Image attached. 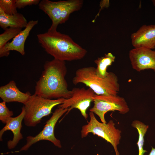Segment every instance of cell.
Segmentation results:
<instances>
[{"label": "cell", "instance_id": "6da1fadb", "mask_svg": "<svg viewBox=\"0 0 155 155\" xmlns=\"http://www.w3.org/2000/svg\"><path fill=\"white\" fill-rule=\"evenodd\" d=\"M67 72L65 61L55 59L46 61L36 82L34 94L49 99L70 98L72 92L65 79Z\"/></svg>", "mask_w": 155, "mask_h": 155}, {"label": "cell", "instance_id": "7a4b0ae2", "mask_svg": "<svg viewBox=\"0 0 155 155\" xmlns=\"http://www.w3.org/2000/svg\"><path fill=\"white\" fill-rule=\"evenodd\" d=\"M37 36L45 51L56 60L64 61L80 60L87 52L69 36L57 31H47L38 34Z\"/></svg>", "mask_w": 155, "mask_h": 155}, {"label": "cell", "instance_id": "3957f363", "mask_svg": "<svg viewBox=\"0 0 155 155\" xmlns=\"http://www.w3.org/2000/svg\"><path fill=\"white\" fill-rule=\"evenodd\" d=\"M72 82L75 85L79 83L85 84L98 95L117 96L119 90L118 78L114 73L109 72L106 77L101 78L96 74V68L92 66L78 69Z\"/></svg>", "mask_w": 155, "mask_h": 155}, {"label": "cell", "instance_id": "277c9868", "mask_svg": "<svg viewBox=\"0 0 155 155\" xmlns=\"http://www.w3.org/2000/svg\"><path fill=\"white\" fill-rule=\"evenodd\" d=\"M82 0H67L52 1L42 0L38 4L39 8L46 14L52 21L48 31H57L59 25L65 22L70 14L82 8Z\"/></svg>", "mask_w": 155, "mask_h": 155}, {"label": "cell", "instance_id": "5b68a950", "mask_svg": "<svg viewBox=\"0 0 155 155\" xmlns=\"http://www.w3.org/2000/svg\"><path fill=\"white\" fill-rule=\"evenodd\" d=\"M65 99L63 98L49 99L34 94L31 95L24 106L25 110L24 119L25 125L29 127L36 126L40 123L42 118L51 113L54 107L63 104Z\"/></svg>", "mask_w": 155, "mask_h": 155}, {"label": "cell", "instance_id": "8992f818", "mask_svg": "<svg viewBox=\"0 0 155 155\" xmlns=\"http://www.w3.org/2000/svg\"><path fill=\"white\" fill-rule=\"evenodd\" d=\"M89 115V122L82 127V138L86 137L90 133L96 135L110 143L114 149L116 155H120L117 147L120 143L121 131L116 128L113 120H110L107 123L100 122L93 112H90Z\"/></svg>", "mask_w": 155, "mask_h": 155}, {"label": "cell", "instance_id": "52a82bcc", "mask_svg": "<svg viewBox=\"0 0 155 155\" xmlns=\"http://www.w3.org/2000/svg\"><path fill=\"white\" fill-rule=\"evenodd\" d=\"M93 102L94 106L90 111L98 115L103 123H106L104 116L109 111H118L120 113L125 114L129 111L125 99L117 95L95 94Z\"/></svg>", "mask_w": 155, "mask_h": 155}, {"label": "cell", "instance_id": "ba28073f", "mask_svg": "<svg viewBox=\"0 0 155 155\" xmlns=\"http://www.w3.org/2000/svg\"><path fill=\"white\" fill-rule=\"evenodd\" d=\"M68 111V108H63L58 106L46 121L42 131L34 136H29L26 137V144L21 148L20 151L27 150L33 144L43 140L50 141L56 146L61 148L60 141L55 136L54 129L58 120Z\"/></svg>", "mask_w": 155, "mask_h": 155}, {"label": "cell", "instance_id": "9c48e42d", "mask_svg": "<svg viewBox=\"0 0 155 155\" xmlns=\"http://www.w3.org/2000/svg\"><path fill=\"white\" fill-rule=\"evenodd\" d=\"M71 91V97L68 99H65L63 103L58 106L63 108H68V112L73 108L77 109L86 119L88 117L87 111L91 103L93 101L95 93L90 88L86 89L85 87H75Z\"/></svg>", "mask_w": 155, "mask_h": 155}, {"label": "cell", "instance_id": "30bf717a", "mask_svg": "<svg viewBox=\"0 0 155 155\" xmlns=\"http://www.w3.org/2000/svg\"><path fill=\"white\" fill-rule=\"evenodd\" d=\"M129 56L133 68L136 71L151 69L155 71V51L144 47L134 48Z\"/></svg>", "mask_w": 155, "mask_h": 155}, {"label": "cell", "instance_id": "8fae6325", "mask_svg": "<svg viewBox=\"0 0 155 155\" xmlns=\"http://www.w3.org/2000/svg\"><path fill=\"white\" fill-rule=\"evenodd\" d=\"M38 23L37 20H31L28 22L27 26L10 42H8L0 49V57H7L11 51H15L24 55L25 54L24 45L30 33L34 26Z\"/></svg>", "mask_w": 155, "mask_h": 155}, {"label": "cell", "instance_id": "7c38bea8", "mask_svg": "<svg viewBox=\"0 0 155 155\" xmlns=\"http://www.w3.org/2000/svg\"><path fill=\"white\" fill-rule=\"evenodd\" d=\"M132 45L134 48L144 47L155 48V24L144 25L131 36Z\"/></svg>", "mask_w": 155, "mask_h": 155}, {"label": "cell", "instance_id": "4fadbf2b", "mask_svg": "<svg viewBox=\"0 0 155 155\" xmlns=\"http://www.w3.org/2000/svg\"><path fill=\"white\" fill-rule=\"evenodd\" d=\"M25 114V110L23 106L22 108L20 113L15 117H11L0 131V140L1 141L2 140V136L5 131L10 130L13 133L12 140H9L7 142V146L9 149L14 148L19 141L23 138L21 130L22 127V121L24 120Z\"/></svg>", "mask_w": 155, "mask_h": 155}, {"label": "cell", "instance_id": "5bb4252c", "mask_svg": "<svg viewBox=\"0 0 155 155\" xmlns=\"http://www.w3.org/2000/svg\"><path fill=\"white\" fill-rule=\"evenodd\" d=\"M31 95L28 92L23 93L18 88L13 80L0 87V97L6 102H18L25 104Z\"/></svg>", "mask_w": 155, "mask_h": 155}, {"label": "cell", "instance_id": "9a60e30c", "mask_svg": "<svg viewBox=\"0 0 155 155\" xmlns=\"http://www.w3.org/2000/svg\"><path fill=\"white\" fill-rule=\"evenodd\" d=\"M28 23L22 14L18 12L13 15H8L0 8V26L4 30L9 28H25Z\"/></svg>", "mask_w": 155, "mask_h": 155}, {"label": "cell", "instance_id": "2e32d148", "mask_svg": "<svg viewBox=\"0 0 155 155\" xmlns=\"http://www.w3.org/2000/svg\"><path fill=\"white\" fill-rule=\"evenodd\" d=\"M115 57L111 53H108L94 60V62L97 65L96 68V75L101 78L106 77L109 72L107 71V68L115 61Z\"/></svg>", "mask_w": 155, "mask_h": 155}, {"label": "cell", "instance_id": "e0dca14e", "mask_svg": "<svg viewBox=\"0 0 155 155\" xmlns=\"http://www.w3.org/2000/svg\"><path fill=\"white\" fill-rule=\"evenodd\" d=\"M131 126L137 129L139 134L138 139L137 143L139 151L138 155H144L145 153L147 152V151L144 149L143 146L144 142V136L149 126L137 120L133 121Z\"/></svg>", "mask_w": 155, "mask_h": 155}, {"label": "cell", "instance_id": "ac0fdd59", "mask_svg": "<svg viewBox=\"0 0 155 155\" xmlns=\"http://www.w3.org/2000/svg\"><path fill=\"white\" fill-rule=\"evenodd\" d=\"M22 28H9L0 34V49L3 48L8 41L13 38L22 30Z\"/></svg>", "mask_w": 155, "mask_h": 155}, {"label": "cell", "instance_id": "d6986e66", "mask_svg": "<svg viewBox=\"0 0 155 155\" xmlns=\"http://www.w3.org/2000/svg\"><path fill=\"white\" fill-rule=\"evenodd\" d=\"M16 1V0H0V8L7 14H14L18 13Z\"/></svg>", "mask_w": 155, "mask_h": 155}, {"label": "cell", "instance_id": "ffe728a7", "mask_svg": "<svg viewBox=\"0 0 155 155\" xmlns=\"http://www.w3.org/2000/svg\"><path fill=\"white\" fill-rule=\"evenodd\" d=\"M6 102L3 101L0 103V120L6 124L13 115V112L9 110L7 106Z\"/></svg>", "mask_w": 155, "mask_h": 155}, {"label": "cell", "instance_id": "44dd1931", "mask_svg": "<svg viewBox=\"0 0 155 155\" xmlns=\"http://www.w3.org/2000/svg\"><path fill=\"white\" fill-rule=\"evenodd\" d=\"M40 2L39 0H16V5L17 9H20L27 6L38 4Z\"/></svg>", "mask_w": 155, "mask_h": 155}, {"label": "cell", "instance_id": "7402d4cb", "mask_svg": "<svg viewBox=\"0 0 155 155\" xmlns=\"http://www.w3.org/2000/svg\"><path fill=\"white\" fill-rule=\"evenodd\" d=\"M110 5L109 1L108 0H103L101 1L100 3V9L97 15L95 16V19L92 21V22H94L95 21V19L99 15L101 11L104 8H108Z\"/></svg>", "mask_w": 155, "mask_h": 155}, {"label": "cell", "instance_id": "603a6c76", "mask_svg": "<svg viewBox=\"0 0 155 155\" xmlns=\"http://www.w3.org/2000/svg\"><path fill=\"white\" fill-rule=\"evenodd\" d=\"M148 155H155V148L152 147L151 151Z\"/></svg>", "mask_w": 155, "mask_h": 155}, {"label": "cell", "instance_id": "cb8c5ba5", "mask_svg": "<svg viewBox=\"0 0 155 155\" xmlns=\"http://www.w3.org/2000/svg\"><path fill=\"white\" fill-rule=\"evenodd\" d=\"M152 2L154 5L155 6V0H152Z\"/></svg>", "mask_w": 155, "mask_h": 155}]
</instances>
